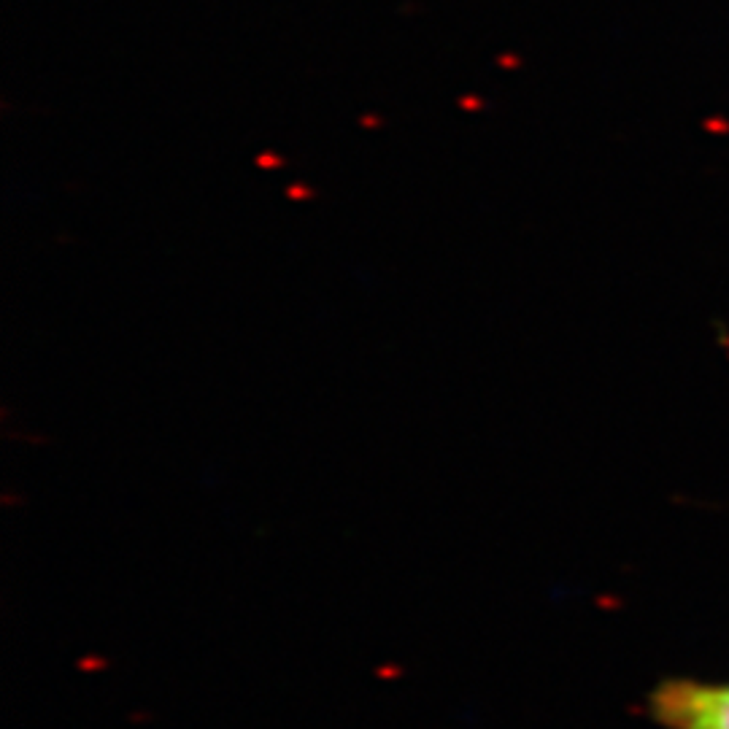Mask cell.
<instances>
[{
  "instance_id": "6da1fadb",
  "label": "cell",
  "mask_w": 729,
  "mask_h": 729,
  "mask_svg": "<svg viewBox=\"0 0 729 729\" xmlns=\"http://www.w3.org/2000/svg\"><path fill=\"white\" fill-rule=\"evenodd\" d=\"M648 716L662 729H729V681L665 678L648 691Z\"/></svg>"
}]
</instances>
